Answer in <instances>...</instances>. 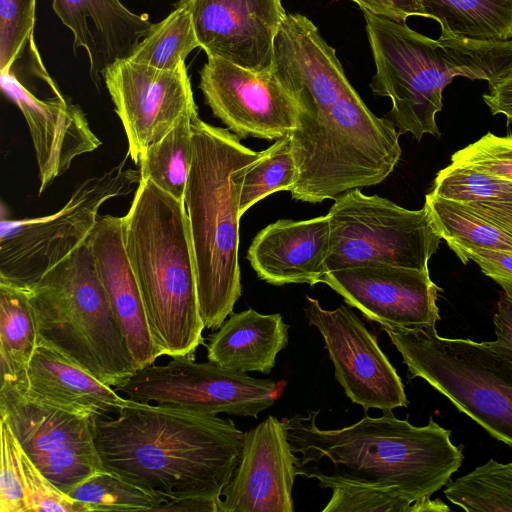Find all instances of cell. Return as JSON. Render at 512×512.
Returning <instances> with one entry per match:
<instances>
[{
  "label": "cell",
  "instance_id": "cell-29",
  "mask_svg": "<svg viewBox=\"0 0 512 512\" xmlns=\"http://www.w3.org/2000/svg\"><path fill=\"white\" fill-rule=\"evenodd\" d=\"M444 495L467 512H512V462L494 459L450 481Z\"/></svg>",
  "mask_w": 512,
  "mask_h": 512
},
{
  "label": "cell",
  "instance_id": "cell-40",
  "mask_svg": "<svg viewBox=\"0 0 512 512\" xmlns=\"http://www.w3.org/2000/svg\"><path fill=\"white\" fill-rule=\"evenodd\" d=\"M355 2L362 11L384 16L389 19L406 22L411 16L427 18L421 0H351Z\"/></svg>",
  "mask_w": 512,
  "mask_h": 512
},
{
  "label": "cell",
  "instance_id": "cell-43",
  "mask_svg": "<svg viewBox=\"0 0 512 512\" xmlns=\"http://www.w3.org/2000/svg\"><path fill=\"white\" fill-rule=\"evenodd\" d=\"M465 205L487 220L512 232V202H481Z\"/></svg>",
  "mask_w": 512,
  "mask_h": 512
},
{
  "label": "cell",
  "instance_id": "cell-20",
  "mask_svg": "<svg viewBox=\"0 0 512 512\" xmlns=\"http://www.w3.org/2000/svg\"><path fill=\"white\" fill-rule=\"evenodd\" d=\"M89 243L95 268L137 370L160 357L123 238V217L99 215Z\"/></svg>",
  "mask_w": 512,
  "mask_h": 512
},
{
  "label": "cell",
  "instance_id": "cell-9",
  "mask_svg": "<svg viewBox=\"0 0 512 512\" xmlns=\"http://www.w3.org/2000/svg\"><path fill=\"white\" fill-rule=\"evenodd\" d=\"M330 249L326 272L389 265L427 270L441 237L427 209L409 210L359 188L334 199L328 212Z\"/></svg>",
  "mask_w": 512,
  "mask_h": 512
},
{
  "label": "cell",
  "instance_id": "cell-35",
  "mask_svg": "<svg viewBox=\"0 0 512 512\" xmlns=\"http://www.w3.org/2000/svg\"><path fill=\"white\" fill-rule=\"evenodd\" d=\"M0 512H29L22 470L21 447L0 417Z\"/></svg>",
  "mask_w": 512,
  "mask_h": 512
},
{
  "label": "cell",
  "instance_id": "cell-27",
  "mask_svg": "<svg viewBox=\"0 0 512 512\" xmlns=\"http://www.w3.org/2000/svg\"><path fill=\"white\" fill-rule=\"evenodd\" d=\"M197 114L193 110L183 115L162 139L143 151L138 163L141 179L151 181L181 202L192 162V120Z\"/></svg>",
  "mask_w": 512,
  "mask_h": 512
},
{
  "label": "cell",
  "instance_id": "cell-6",
  "mask_svg": "<svg viewBox=\"0 0 512 512\" xmlns=\"http://www.w3.org/2000/svg\"><path fill=\"white\" fill-rule=\"evenodd\" d=\"M25 291L37 343L113 388L137 371L98 277L89 238Z\"/></svg>",
  "mask_w": 512,
  "mask_h": 512
},
{
  "label": "cell",
  "instance_id": "cell-42",
  "mask_svg": "<svg viewBox=\"0 0 512 512\" xmlns=\"http://www.w3.org/2000/svg\"><path fill=\"white\" fill-rule=\"evenodd\" d=\"M493 324L497 344L512 350V288L502 287L496 310L493 316Z\"/></svg>",
  "mask_w": 512,
  "mask_h": 512
},
{
  "label": "cell",
  "instance_id": "cell-12",
  "mask_svg": "<svg viewBox=\"0 0 512 512\" xmlns=\"http://www.w3.org/2000/svg\"><path fill=\"white\" fill-rule=\"evenodd\" d=\"M0 417L21 449L60 490L67 493L104 470L90 418L36 403L12 386L0 387Z\"/></svg>",
  "mask_w": 512,
  "mask_h": 512
},
{
  "label": "cell",
  "instance_id": "cell-21",
  "mask_svg": "<svg viewBox=\"0 0 512 512\" xmlns=\"http://www.w3.org/2000/svg\"><path fill=\"white\" fill-rule=\"evenodd\" d=\"M330 249L328 215L281 219L254 237L247 259L258 277L272 285L321 283Z\"/></svg>",
  "mask_w": 512,
  "mask_h": 512
},
{
  "label": "cell",
  "instance_id": "cell-10",
  "mask_svg": "<svg viewBox=\"0 0 512 512\" xmlns=\"http://www.w3.org/2000/svg\"><path fill=\"white\" fill-rule=\"evenodd\" d=\"M140 180V171L121 163L81 182L56 213L2 228L0 281L24 289L36 284L88 240L100 207L130 193Z\"/></svg>",
  "mask_w": 512,
  "mask_h": 512
},
{
  "label": "cell",
  "instance_id": "cell-22",
  "mask_svg": "<svg viewBox=\"0 0 512 512\" xmlns=\"http://www.w3.org/2000/svg\"><path fill=\"white\" fill-rule=\"evenodd\" d=\"M61 22L73 34V49L84 48L90 76L99 87L102 72L115 61L128 58L152 23L120 0H52Z\"/></svg>",
  "mask_w": 512,
  "mask_h": 512
},
{
  "label": "cell",
  "instance_id": "cell-17",
  "mask_svg": "<svg viewBox=\"0 0 512 512\" xmlns=\"http://www.w3.org/2000/svg\"><path fill=\"white\" fill-rule=\"evenodd\" d=\"M190 12L199 46L253 71L271 69L274 42L287 13L282 0H178Z\"/></svg>",
  "mask_w": 512,
  "mask_h": 512
},
{
  "label": "cell",
  "instance_id": "cell-33",
  "mask_svg": "<svg viewBox=\"0 0 512 512\" xmlns=\"http://www.w3.org/2000/svg\"><path fill=\"white\" fill-rule=\"evenodd\" d=\"M91 511H153L160 501L106 470L99 471L68 492Z\"/></svg>",
  "mask_w": 512,
  "mask_h": 512
},
{
  "label": "cell",
  "instance_id": "cell-41",
  "mask_svg": "<svg viewBox=\"0 0 512 512\" xmlns=\"http://www.w3.org/2000/svg\"><path fill=\"white\" fill-rule=\"evenodd\" d=\"M483 100L493 115H503L512 123V67L488 82Z\"/></svg>",
  "mask_w": 512,
  "mask_h": 512
},
{
  "label": "cell",
  "instance_id": "cell-26",
  "mask_svg": "<svg viewBox=\"0 0 512 512\" xmlns=\"http://www.w3.org/2000/svg\"><path fill=\"white\" fill-rule=\"evenodd\" d=\"M441 38L472 41L512 39V0H421Z\"/></svg>",
  "mask_w": 512,
  "mask_h": 512
},
{
  "label": "cell",
  "instance_id": "cell-15",
  "mask_svg": "<svg viewBox=\"0 0 512 512\" xmlns=\"http://www.w3.org/2000/svg\"><path fill=\"white\" fill-rule=\"evenodd\" d=\"M199 88L214 116L240 139L276 141L297 128L298 105L272 68L253 71L207 57Z\"/></svg>",
  "mask_w": 512,
  "mask_h": 512
},
{
  "label": "cell",
  "instance_id": "cell-1",
  "mask_svg": "<svg viewBox=\"0 0 512 512\" xmlns=\"http://www.w3.org/2000/svg\"><path fill=\"white\" fill-rule=\"evenodd\" d=\"M274 73L298 105L291 133L298 179L289 191L312 204L383 182L400 156L391 119L370 111L345 75L336 51L322 38L287 48Z\"/></svg>",
  "mask_w": 512,
  "mask_h": 512
},
{
  "label": "cell",
  "instance_id": "cell-39",
  "mask_svg": "<svg viewBox=\"0 0 512 512\" xmlns=\"http://www.w3.org/2000/svg\"><path fill=\"white\" fill-rule=\"evenodd\" d=\"M466 264L472 260L482 272L501 287L512 288V252L492 250L472 245L452 243L448 245Z\"/></svg>",
  "mask_w": 512,
  "mask_h": 512
},
{
  "label": "cell",
  "instance_id": "cell-38",
  "mask_svg": "<svg viewBox=\"0 0 512 512\" xmlns=\"http://www.w3.org/2000/svg\"><path fill=\"white\" fill-rule=\"evenodd\" d=\"M29 512H88L87 507L54 485L21 449Z\"/></svg>",
  "mask_w": 512,
  "mask_h": 512
},
{
  "label": "cell",
  "instance_id": "cell-14",
  "mask_svg": "<svg viewBox=\"0 0 512 512\" xmlns=\"http://www.w3.org/2000/svg\"><path fill=\"white\" fill-rule=\"evenodd\" d=\"M102 77L126 134L128 157L137 165L149 145L197 110L185 62L161 70L120 59Z\"/></svg>",
  "mask_w": 512,
  "mask_h": 512
},
{
  "label": "cell",
  "instance_id": "cell-37",
  "mask_svg": "<svg viewBox=\"0 0 512 512\" xmlns=\"http://www.w3.org/2000/svg\"><path fill=\"white\" fill-rule=\"evenodd\" d=\"M451 162L466 164L512 182V135L496 136L488 132L453 153Z\"/></svg>",
  "mask_w": 512,
  "mask_h": 512
},
{
  "label": "cell",
  "instance_id": "cell-3",
  "mask_svg": "<svg viewBox=\"0 0 512 512\" xmlns=\"http://www.w3.org/2000/svg\"><path fill=\"white\" fill-rule=\"evenodd\" d=\"M319 411L283 417L295 456L296 474L331 489L358 485L384 489L413 504L445 487L464 460L451 431L432 417L424 426L396 418L392 411L340 429H320ZM413 506V505H412Z\"/></svg>",
  "mask_w": 512,
  "mask_h": 512
},
{
  "label": "cell",
  "instance_id": "cell-13",
  "mask_svg": "<svg viewBox=\"0 0 512 512\" xmlns=\"http://www.w3.org/2000/svg\"><path fill=\"white\" fill-rule=\"evenodd\" d=\"M306 300L308 324L321 333L335 378L346 396L365 411L406 407L400 376L360 318L345 305L326 310L317 299L306 296Z\"/></svg>",
  "mask_w": 512,
  "mask_h": 512
},
{
  "label": "cell",
  "instance_id": "cell-44",
  "mask_svg": "<svg viewBox=\"0 0 512 512\" xmlns=\"http://www.w3.org/2000/svg\"><path fill=\"white\" fill-rule=\"evenodd\" d=\"M153 511L218 512V501L202 497L183 498L159 504Z\"/></svg>",
  "mask_w": 512,
  "mask_h": 512
},
{
  "label": "cell",
  "instance_id": "cell-8",
  "mask_svg": "<svg viewBox=\"0 0 512 512\" xmlns=\"http://www.w3.org/2000/svg\"><path fill=\"white\" fill-rule=\"evenodd\" d=\"M365 29L376 72L370 87L390 98L389 112L401 134L420 141L425 134L440 137L436 114L442 109L444 88L468 71L446 39L429 38L405 22L363 10Z\"/></svg>",
  "mask_w": 512,
  "mask_h": 512
},
{
  "label": "cell",
  "instance_id": "cell-34",
  "mask_svg": "<svg viewBox=\"0 0 512 512\" xmlns=\"http://www.w3.org/2000/svg\"><path fill=\"white\" fill-rule=\"evenodd\" d=\"M36 0H0V73L12 70L33 39Z\"/></svg>",
  "mask_w": 512,
  "mask_h": 512
},
{
  "label": "cell",
  "instance_id": "cell-16",
  "mask_svg": "<svg viewBox=\"0 0 512 512\" xmlns=\"http://www.w3.org/2000/svg\"><path fill=\"white\" fill-rule=\"evenodd\" d=\"M321 283L380 326H436L440 288L429 270L389 265L349 267L327 271Z\"/></svg>",
  "mask_w": 512,
  "mask_h": 512
},
{
  "label": "cell",
  "instance_id": "cell-2",
  "mask_svg": "<svg viewBox=\"0 0 512 512\" xmlns=\"http://www.w3.org/2000/svg\"><path fill=\"white\" fill-rule=\"evenodd\" d=\"M90 427L103 469L160 504L190 497L218 501L245 433L231 419L134 400L116 415L90 418Z\"/></svg>",
  "mask_w": 512,
  "mask_h": 512
},
{
  "label": "cell",
  "instance_id": "cell-28",
  "mask_svg": "<svg viewBox=\"0 0 512 512\" xmlns=\"http://www.w3.org/2000/svg\"><path fill=\"white\" fill-rule=\"evenodd\" d=\"M424 206L435 230L448 245L458 243L512 252V232L487 220L465 204L429 192L425 196Z\"/></svg>",
  "mask_w": 512,
  "mask_h": 512
},
{
  "label": "cell",
  "instance_id": "cell-18",
  "mask_svg": "<svg viewBox=\"0 0 512 512\" xmlns=\"http://www.w3.org/2000/svg\"><path fill=\"white\" fill-rule=\"evenodd\" d=\"M295 456L285 425L268 416L244 433L237 466L218 500V512H293Z\"/></svg>",
  "mask_w": 512,
  "mask_h": 512
},
{
  "label": "cell",
  "instance_id": "cell-32",
  "mask_svg": "<svg viewBox=\"0 0 512 512\" xmlns=\"http://www.w3.org/2000/svg\"><path fill=\"white\" fill-rule=\"evenodd\" d=\"M431 192L460 204L512 202V182L455 162L437 173Z\"/></svg>",
  "mask_w": 512,
  "mask_h": 512
},
{
  "label": "cell",
  "instance_id": "cell-31",
  "mask_svg": "<svg viewBox=\"0 0 512 512\" xmlns=\"http://www.w3.org/2000/svg\"><path fill=\"white\" fill-rule=\"evenodd\" d=\"M298 179L291 134L275 141L246 170L240 196V215L266 196L290 191Z\"/></svg>",
  "mask_w": 512,
  "mask_h": 512
},
{
  "label": "cell",
  "instance_id": "cell-19",
  "mask_svg": "<svg viewBox=\"0 0 512 512\" xmlns=\"http://www.w3.org/2000/svg\"><path fill=\"white\" fill-rule=\"evenodd\" d=\"M0 83L26 120L38 167L39 194L63 175L76 157L101 145L82 109L63 95L39 99L12 70L0 73Z\"/></svg>",
  "mask_w": 512,
  "mask_h": 512
},
{
  "label": "cell",
  "instance_id": "cell-7",
  "mask_svg": "<svg viewBox=\"0 0 512 512\" xmlns=\"http://www.w3.org/2000/svg\"><path fill=\"white\" fill-rule=\"evenodd\" d=\"M413 378H421L496 440L512 447V350L440 336L436 326L382 325Z\"/></svg>",
  "mask_w": 512,
  "mask_h": 512
},
{
  "label": "cell",
  "instance_id": "cell-36",
  "mask_svg": "<svg viewBox=\"0 0 512 512\" xmlns=\"http://www.w3.org/2000/svg\"><path fill=\"white\" fill-rule=\"evenodd\" d=\"M331 489L322 512H412V502L384 489L348 484Z\"/></svg>",
  "mask_w": 512,
  "mask_h": 512
},
{
  "label": "cell",
  "instance_id": "cell-5",
  "mask_svg": "<svg viewBox=\"0 0 512 512\" xmlns=\"http://www.w3.org/2000/svg\"><path fill=\"white\" fill-rule=\"evenodd\" d=\"M123 238L160 356L195 359L204 325L184 202L141 179L123 216Z\"/></svg>",
  "mask_w": 512,
  "mask_h": 512
},
{
  "label": "cell",
  "instance_id": "cell-24",
  "mask_svg": "<svg viewBox=\"0 0 512 512\" xmlns=\"http://www.w3.org/2000/svg\"><path fill=\"white\" fill-rule=\"evenodd\" d=\"M288 328L279 313L261 314L252 308L231 313L208 335L207 359L234 372L268 374L288 344Z\"/></svg>",
  "mask_w": 512,
  "mask_h": 512
},
{
  "label": "cell",
  "instance_id": "cell-25",
  "mask_svg": "<svg viewBox=\"0 0 512 512\" xmlns=\"http://www.w3.org/2000/svg\"><path fill=\"white\" fill-rule=\"evenodd\" d=\"M37 330L25 289L0 281L1 386L23 391L37 347Z\"/></svg>",
  "mask_w": 512,
  "mask_h": 512
},
{
  "label": "cell",
  "instance_id": "cell-30",
  "mask_svg": "<svg viewBox=\"0 0 512 512\" xmlns=\"http://www.w3.org/2000/svg\"><path fill=\"white\" fill-rule=\"evenodd\" d=\"M198 47L189 10L176 4L167 17L152 24L128 59L157 69L172 70Z\"/></svg>",
  "mask_w": 512,
  "mask_h": 512
},
{
  "label": "cell",
  "instance_id": "cell-11",
  "mask_svg": "<svg viewBox=\"0 0 512 512\" xmlns=\"http://www.w3.org/2000/svg\"><path fill=\"white\" fill-rule=\"evenodd\" d=\"M285 386V381L257 379L210 361L175 357L164 365L138 369L114 389L137 402L257 418L277 401Z\"/></svg>",
  "mask_w": 512,
  "mask_h": 512
},
{
  "label": "cell",
  "instance_id": "cell-4",
  "mask_svg": "<svg viewBox=\"0 0 512 512\" xmlns=\"http://www.w3.org/2000/svg\"><path fill=\"white\" fill-rule=\"evenodd\" d=\"M193 154L184 205L204 329L217 330L241 296L240 196L247 168L261 152L228 129L192 120Z\"/></svg>",
  "mask_w": 512,
  "mask_h": 512
},
{
  "label": "cell",
  "instance_id": "cell-23",
  "mask_svg": "<svg viewBox=\"0 0 512 512\" xmlns=\"http://www.w3.org/2000/svg\"><path fill=\"white\" fill-rule=\"evenodd\" d=\"M19 392L36 403L89 418L116 415L131 401L40 343L29 364L27 386Z\"/></svg>",
  "mask_w": 512,
  "mask_h": 512
}]
</instances>
